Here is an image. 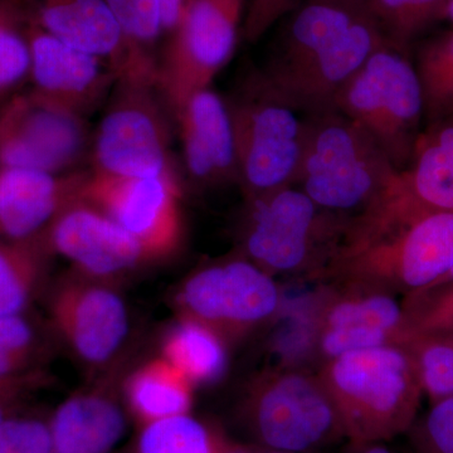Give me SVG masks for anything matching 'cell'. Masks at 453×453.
<instances>
[{"label":"cell","mask_w":453,"mask_h":453,"mask_svg":"<svg viewBox=\"0 0 453 453\" xmlns=\"http://www.w3.org/2000/svg\"><path fill=\"white\" fill-rule=\"evenodd\" d=\"M387 42L365 0H308L257 73L286 103L315 115L334 109L340 89Z\"/></svg>","instance_id":"1"},{"label":"cell","mask_w":453,"mask_h":453,"mask_svg":"<svg viewBox=\"0 0 453 453\" xmlns=\"http://www.w3.org/2000/svg\"><path fill=\"white\" fill-rule=\"evenodd\" d=\"M453 264V214L411 222L360 216L348 220L316 275L405 296L427 290Z\"/></svg>","instance_id":"2"},{"label":"cell","mask_w":453,"mask_h":453,"mask_svg":"<svg viewBox=\"0 0 453 453\" xmlns=\"http://www.w3.org/2000/svg\"><path fill=\"white\" fill-rule=\"evenodd\" d=\"M318 375L350 442H386L407 434L418 417L425 395L403 345L342 354L323 363Z\"/></svg>","instance_id":"3"},{"label":"cell","mask_w":453,"mask_h":453,"mask_svg":"<svg viewBox=\"0 0 453 453\" xmlns=\"http://www.w3.org/2000/svg\"><path fill=\"white\" fill-rule=\"evenodd\" d=\"M399 170L359 125L336 110L306 118L294 187L321 210L345 220L371 208Z\"/></svg>","instance_id":"4"},{"label":"cell","mask_w":453,"mask_h":453,"mask_svg":"<svg viewBox=\"0 0 453 453\" xmlns=\"http://www.w3.org/2000/svg\"><path fill=\"white\" fill-rule=\"evenodd\" d=\"M333 110L359 125L399 172L407 168L425 127V105L405 50L381 44L340 89Z\"/></svg>","instance_id":"5"},{"label":"cell","mask_w":453,"mask_h":453,"mask_svg":"<svg viewBox=\"0 0 453 453\" xmlns=\"http://www.w3.org/2000/svg\"><path fill=\"white\" fill-rule=\"evenodd\" d=\"M234 127L237 180L247 201L294 186L306 119L268 88L256 71L226 103Z\"/></svg>","instance_id":"6"},{"label":"cell","mask_w":453,"mask_h":453,"mask_svg":"<svg viewBox=\"0 0 453 453\" xmlns=\"http://www.w3.org/2000/svg\"><path fill=\"white\" fill-rule=\"evenodd\" d=\"M249 202L242 229L246 258L268 273H318L338 243L348 220L321 210L294 186Z\"/></svg>","instance_id":"7"},{"label":"cell","mask_w":453,"mask_h":453,"mask_svg":"<svg viewBox=\"0 0 453 453\" xmlns=\"http://www.w3.org/2000/svg\"><path fill=\"white\" fill-rule=\"evenodd\" d=\"M253 437L268 449L312 451L345 438L329 393L318 372H266L253 381L242 405Z\"/></svg>","instance_id":"8"},{"label":"cell","mask_w":453,"mask_h":453,"mask_svg":"<svg viewBox=\"0 0 453 453\" xmlns=\"http://www.w3.org/2000/svg\"><path fill=\"white\" fill-rule=\"evenodd\" d=\"M166 112L157 83L118 80L92 140L91 170L142 178L175 173Z\"/></svg>","instance_id":"9"},{"label":"cell","mask_w":453,"mask_h":453,"mask_svg":"<svg viewBox=\"0 0 453 453\" xmlns=\"http://www.w3.org/2000/svg\"><path fill=\"white\" fill-rule=\"evenodd\" d=\"M244 0H189L160 50L157 88L175 115L188 98L210 88L242 35Z\"/></svg>","instance_id":"10"},{"label":"cell","mask_w":453,"mask_h":453,"mask_svg":"<svg viewBox=\"0 0 453 453\" xmlns=\"http://www.w3.org/2000/svg\"><path fill=\"white\" fill-rule=\"evenodd\" d=\"M281 303L273 275L249 258H232L196 271L174 297L180 318L205 325L226 342L273 320Z\"/></svg>","instance_id":"11"},{"label":"cell","mask_w":453,"mask_h":453,"mask_svg":"<svg viewBox=\"0 0 453 453\" xmlns=\"http://www.w3.org/2000/svg\"><path fill=\"white\" fill-rule=\"evenodd\" d=\"M88 121L32 92L0 104V168L65 174L91 155Z\"/></svg>","instance_id":"12"},{"label":"cell","mask_w":453,"mask_h":453,"mask_svg":"<svg viewBox=\"0 0 453 453\" xmlns=\"http://www.w3.org/2000/svg\"><path fill=\"white\" fill-rule=\"evenodd\" d=\"M180 187L175 173L116 177L89 170L81 199L138 241L149 262L169 257L181 240Z\"/></svg>","instance_id":"13"},{"label":"cell","mask_w":453,"mask_h":453,"mask_svg":"<svg viewBox=\"0 0 453 453\" xmlns=\"http://www.w3.org/2000/svg\"><path fill=\"white\" fill-rule=\"evenodd\" d=\"M50 321L83 365L101 368L118 356L129 334L127 305L111 283L74 273L56 286Z\"/></svg>","instance_id":"14"},{"label":"cell","mask_w":453,"mask_h":453,"mask_svg":"<svg viewBox=\"0 0 453 453\" xmlns=\"http://www.w3.org/2000/svg\"><path fill=\"white\" fill-rule=\"evenodd\" d=\"M340 285L342 288L321 303L316 316L314 347L321 362L365 349L404 347L412 333L403 301L371 286Z\"/></svg>","instance_id":"15"},{"label":"cell","mask_w":453,"mask_h":453,"mask_svg":"<svg viewBox=\"0 0 453 453\" xmlns=\"http://www.w3.org/2000/svg\"><path fill=\"white\" fill-rule=\"evenodd\" d=\"M47 240L53 255L67 258L76 273L103 281L111 282L149 262L135 238L82 199L57 217Z\"/></svg>","instance_id":"16"},{"label":"cell","mask_w":453,"mask_h":453,"mask_svg":"<svg viewBox=\"0 0 453 453\" xmlns=\"http://www.w3.org/2000/svg\"><path fill=\"white\" fill-rule=\"evenodd\" d=\"M29 42V89L53 105L86 119L118 81L105 62L57 40L35 22Z\"/></svg>","instance_id":"17"},{"label":"cell","mask_w":453,"mask_h":453,"mask_svg":"<svg viewBox=\"0 0 453 453\" xmlns=\"http://www.w3.org/2000/svg\"><path fill=\"white\" fill-rule=\"evenodd\" d=\"M89 170L55 174L0 168V240L26 242L44 237L57 217L81 193Z\"/></svg>","instance_id":"18"},{"label":"cell","mask_w":453,"mask_h":453,"mask_svg":"<svg viewBox=\"0 0 453 453\" xmlns=\"http://www.w3.org/2000/svg\"><path fill=\"white\" fill-rule=\"evenodd\" d=\"M380 204L404 222L453 214V116L423 127L407 168L399 172Z\"/></svg>","instance_id":"19"},{"label":"cell","mask_w":453,"mask_h":453,"mask_svg":"<svg viewBox=\"0 0 453 453\" xmlns=\"http://www.w3.org/2000/svg\"><path fill=\"white\" fill-rule=\"evenodd\" d=\"M174 118L190 178L202 184L237 180L234 127L226 101L210 88L201 89Z\"/></svg>","instance_id":"20"},{"label":"cell","mask_w":453,"mask_h":453,"mask_svg":"<svg viewBox=\"0 0 453 453\" xmlns=\"http://www.w3.org/2000/svg\"><path fill=\"white\" fill-rule=\"evenodd\" d=\"M33 22L57 40L97 57L116 73L127 65V42L106 0H31Z\"/></svg>","instance_id":"21"},{"label":"cell","mask_w":453,"mask_h":453,"mask_svg":"<svg viewBox=\"0 0 453 453\" xmlns=\"http://www.w3.org/2000/svg\"><path fill=\"white\" fill-rule=\"evenodd\" d=\"M56 453H109L125 431V417L110 390H82L57 408L50 423Z\"/></svg>","instance_id":"22"},{"label":"cell","mask_w":453,"mask_h":453,"mask_svg":"<svg viewBox=\"0 0 453 453\" xmlns=\"http://www.w3.org/2000/svg\"><path fill=\"white\" fill-rule=\"evenodd\" d=\"M193 384L164 357L140 366L127 378L125 395L142 425L189 412Z\"/></svg>","instance_id":"23"},{"label":"cell","mask_w":453,"mask_h":453,"mask_svg":"<svg viewBox=\"0 0 453 453\" xmlns=\"http://www.w3.org/2000/svg\"><path fill=\"white\" fill-rule=\"evenodd\" d=\"M127 42V65L119 80L157 83L160 40L164 37L159 0H106Z\"/></svg>","instance_id":"24"},{"label":"cell","mask_w":453,"mask_h":453,"mask_svg":"<svg viewBox=\"0 0 453 453\" xmlns=\"http://www.w3.org/2000/svg\"><path fill=\"white\" fill-rule=\"evenodd\" d=\"M52 255L47 234L26 242L0 240V316L23 314L40 291Z\"/></svg>","instance_id":"25"},{"label":"cell","mask_w":453,"mask_h":453,"mask_svg":"<svg viewBox=\"0 0 453 453\" xmlns=\"http://www.w3.org/2000/svg\"><path fill=\"white\" fill-rule=\"evenodd\" d=\"M164 359L178 369L190 383H210L226 368V342L205 325L179 319L162 344Z\"/></svg>","instance_id":"26"},{"label":"cell","mask_w":453,"mask_h":453,"mask_svg":"<svg viewBox=\"0 0 453 453\" xmlns=\"http://www.w3.org/2000/svg\"><path fill=\"white\" fill-rule=\"evenodd\" d=\"M31 0H0V104L29 82Z\"/></svg>","instance_id":"27"},{"label":"cell","mask_w":453,"mask_h":453,"mask_svg":"<svg viewBox=\"0 0 453 453\" xmlns=\"http://www.w3.org/2000/svg\"><path fill=\"white\" fill-rule=\"evenodd\" d=\"M421 82L425 127L453 116V31L423 44L413 62Z\"/></svg>","instance_id":"28"},{"label":"cell","mask_w":453,"mask_h":453,"mask_svg":"<svg viewBox=\"0 0 453 453\" xmlns=\"http://www.w3.org/2000/svg\"><path fill=\"white\" fill-rule=\"evenodd\" d=\"M226 445L213 428L186 413L146 423L138 453H220Z\"/></svg>","instance_id":"29"},{"label":"cell","mask_w":453,"mask_h":453,"mask_svg":"<svg viewBox=\"0 0 453 453\" xmlns=\"http://www.w3.org/2000/svg\"><path fill=\"white\" fill-rule=\"evenodd\" d=\"M365 3L387 41L402 50L446 17L447 0H365Z\"/></svg>","instance_id":"30"},{"label":"cell","mask_w":453,"mask_h":453,"mask_svg":"<svg viewBox=\"0 0 453 453\" xmlns=\"http://www.w3.org/2000/svg\"><path fill=\"white\" fill-rule=\"evenodd\" d=\"M404 347L429 403L453 398V333L413 334Z\"/></svg>","instance_id":"31"},{"label":"cell","mask_w":453,"mask_h":453,"mask_svg":"<svg viewBox=\"0 0 453 453\" xmlns=\"http://www.w3.org/2000/svg\"><path fill=\"white\" fill-rule=\"evenodd\" d=\"M411 333H453V282L405 296Z\"/></svg>","instance_id":"32"},{"label":"cell","mask_w":453,"mask_h":453,"mask_svg":"<svg viewBox=\"0 0 453 453\" xmlns=\"http://www.w3.org/2000/svg\"><path fill=\"white\" fill-rule=\"evenodd\" d=\"M408 434L417 453H453V398L432 402Z\"/></svg>","instance_id":"33"},{"label":"cell","mask_w":453,"mask_h":453,"mask_svg":"<svg viewBox=\"0 0 453 453\" xmlns=\"http://www.w3.org/2000/svg\"><path fill=\"white\" fill-rule=\"evenodd\" d=\"M0 453H56L50 423L5 418L0 423Z\"/></svg>","instance_id":"34"},{"label":"cell","mask_w":453,"mask_h":453,"mask_svg":"<svg viewBox=\"0 0 453 453\" xmlns=\"http://www.w3.org/2000/svg\"><path fill=\"white\" fill-rule=\"evenodd\" d=\"M299 3L300 0H251L244 14L243 40L256 43Z\"/></svg>","instance_id":"35"},{"label":"cell","mask_w":453,"mask_h":453,"mask_svg":"<svg viewBox=\"0 0 453 453\" xmlns=\"http://www.w3.org/2000/svg\"><path fill=\"white\" fill-rule=\"evenodd\" d=\"M37 347V332L25 315L0 316V356L35 359Z\"/></svg>","instance_id":"36"},{"label":"cell","mask_w":453,"mask_h":453,"mask_svg":"<svg viewBox=\"0 0 453 453\" xmlns=\"http://www.w3.org/2000/svg\"><path fill=\"white\" fill-rule=\"evenodd\" d=\"M189 0H159L164 35H169L180 22Z\"/></svg>","instance_id":"37"},{"label":"cell","mask_w":453,"mask_h":453,"mask_svg":"<svg viewBox=\"0 0 453 453\" xmlns=\"http://www.w3.org/2000/svg\"><path fill=\"white\" fill-rule=\"evenodd\" d=\"M350 451L349 453H395L390 451L383 445V442H366L353 443L350 442Z\"/></svg>","instance_id":"38"},{"label":"cell","mask_w":453,"mask_h":453,"mask_svg":"<svg viewBox=\"0 0 453 453\" xmlns=\"http://www.w3.org/2000/svg\"><path fill=\"white\" fill-rule=\"evenodd\" d=\"M447 282H453V264L451 265V267H449V270L447 271L445 275L441 277V279L438 280V281L436 283H434V285H432L431 288H436V286L443 285V283H447ZM429 288H427V290H429Z\"/></svg>","instance_id":"39"},{"label":"cell","mask_w":453,"mask_h":453,"mask_svg":"<svg viewBox=\"0 0 453 453\" xmlns=\"http://www.w3.org/2000/svg\"><path fill=\"white\" fill-rule=\"evenodd\" d=\"M220 453H253L251 451H247V449H242V447L232 446L229 443H226L225 449H222Z\"/></svg>","instance_id":"40"},{"label":"cell","mask_w":453,"mask_h":453,"mask_svg":"<svg viewBox=\"0 0 453 453\" xmlns=\"http://www.w3.org/2000/svg\"><path fill=\"white\" fill-rule=\"evenodd\" d=\"M445 19H449L453 23V0H447Z\"/></svg>","instance_id":"41"},{"label":"cell","mask_w":453,"mask_h":453,"mask_svg":"<svg viewBox=\"0 0 453 453\" xmlns=\"http://www.w3.org/2000/svg\"><path fill=\"white\" fill-rule=\"evenodd\" d=\"M258 453H295V452L279 451V449H267V451L258 452Z\"/></svg>","instance_id":"42"},{"label":"cell","mask_w":453,"mask_h":453,"mask_svg":"<svg viewBox=\"0 0 453 453\" xmlns=\"http://www.w3.org/2000/svg\"><path fill=\"white\" fill-rule=\"evenodd\" d=\"M4 419H5L4 410H3V405H2V403H0V423L4 421Z\"/></svg>","instance_id":"43"}]
</instances>
